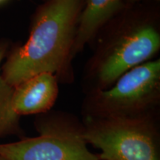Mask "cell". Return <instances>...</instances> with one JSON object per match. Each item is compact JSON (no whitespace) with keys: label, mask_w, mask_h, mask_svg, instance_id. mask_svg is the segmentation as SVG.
<instances>
[{"label":"cell","mask_w":160,"mask_h":160,"mask_svg":"<svg viewBox=\"0 0 160 160\" xmlns=\"http://www.w3.org/2000/svg\"><path fill=\"white\" fill-rule=\"evenodd\" d=\"M159 48V33L153 25L145 23L132 28L112 44L100 61V83L111 85L125 72L148 60Z\"/></svg>","instance_id":"5b68a950"},{"label":"cell","mask_w":160,"mask_h":160,"mask_svg":"<svg viewBox=\"0 0 160 160\" xmlns=\"http://www.w3.org/2000/svg\"><path fill=\"white\" fill-rule=\"evenodd\" d=\"M5 54V50L0 48V64ZM14 88L9 85L0 74V137L15 133L19 128V117L13 108Z\"/></svg>","instance_id":"ba28073f"},{"label":"cell","mask_w":160,"mask_h":160,"mask_svg":"<svg viewBox=\"0 0 160 160\" xmlns=\"http://www.w3.org/2000/svg\"><path fill=\"white\" fill-rule=\"evenodd\" d=\"M160 95V62L133 68L110 88L100 89L88 100L86 117H137L151 114Z\"/></svg>","instance_id":"277c9868"},{"label":"cell","mask_w":160,"mask_h":160,"mask_svg":"<svg viewBox=\"0 0 160 160\" xmlns=\"http://www.w3.org/2000/svg\"><path fill=\"white\" fill-rule=\"evenodd\" d=\"M0 160H4L3 159H2V158L1 157H0Z\"/></svg>","instance_id":"30bf717a"},{"label":"cell","mask_w":160,"mask_h":160,"mask_svg":"<svg viewBox=\"0 0 160 160\" xmlns=\"http://www.w3.org/2000/svg\"><path fill=\"white\" fill-rule=\"evenodd\" d=\"M122 0H87L80 13L71 57L79 51L97 31L121 9Z\"/></svg>","instance_id":"52a82bcc"},{"label":"cell","mask_w":160,"mask_h":160,"mask_svg":"<svg viewBox=\"0 0 160 160\" xmlns=\"http://www.w3.org/2000/svg\"><path fill=\"white\" fill-rule=\"evenodd\" d=\"M57 97L58 85L54 74L39 73L14 88L13 111L19 117L45 113L54 105Z\"/></svg>","instance_id":"8992f818"},{"label":"cell","mask_w":160,"mask_h":160,"mask_svg":"<svg viewBox=\"0 0 160 160\" xmlns=\"http://www.w3.org/2000/svg\"><path fill=\"white\" fill-rule=\"evenodd\" d=\"M84 137L100 160H160V135L152 114L86 117Z\"/></svg>","instance_id":"7a4b0ae2"},{"label":"cell","mask_w":160,"mask_h":160,"mask_svg":"<svg viewBox=\"0 0 160 160\" xmlns=\"http://www.w3.org/2000/svg\"><path fill=\"white\" fill-rule=\"evenodd\" d=\"M82 0H48L36 14L25 45L10 56L2 77L13 88L41 73L54 74L71 57Z\"/></svg>","instance_id":"6da1fadb"},{"label":"cell","mask_w":160,"mask_h":160,"mask_svg":"<svg viewBox=\"0 0 160 160\" xmlns=\"http://www.w3.org/2000/svg\"><path fill=\"white\" fill-rule=\"evenodd\" d=\"M39 135L0 144L4 160H100L88 148L84 125L73 118L48 116L37 123Z\"/></svg>","instance_id":"3957f363"},{"label":"cell","mask_w":160,"mask_h":160,"mask_svg":"<svg viewBox=\"0 0 160 160\" xmlns=\"http://www.w3.org/2000/svg\"><path fill=\"white\" fill-rule=\"evenodd\" d=\"M7 1V0H0V4H2L5 2Z\"/></svg>","instance_id":"9c48e42d"}]
</instances>
